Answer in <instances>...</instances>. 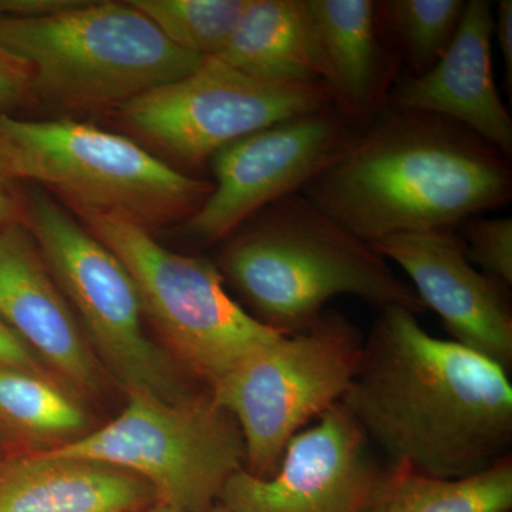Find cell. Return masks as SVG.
Masks as SVG:
<instances>
[{
	"label": "cell",
	"instance_id": "obj_6",
	"mask_svg": "<svg viewBox=\"0 0 512 512\" xmlns=\"http://www.w3.org/2000/svg\"><path fill=\"white\" fill-rule=\"evenodd\" d=\"M76 214L130 272L168 355L210 387L249 353L288 335L238 305L214 262L170 251L147 228L116 215Z\"/></svg>",
	"mask_w": 512,
	"mask_h": 512
},
{
	"label": "cell",
	"instance_id": "obj_27",
	"mask_svg": "<svg viewBox=\"0 0 512 512\" xmlns=\"http://www.w3.org/2000/svg\"><path fill=\"white\" fill-rule=\"evenodd\" d=\"M15 222H25V200L19 197L13 178L0 164V231Z\"/></svg>",
	"mask_w": 512,
	"mask_h": 512
},
{
	"label": "cell",
	"instance_id": "obj_2",
	"mask_svg": "<svg viewBox=\"0 0 512 512\" xmlns=\"http://www.w3.org/2000/svg\"><path fill=\"white\" fill-rule=\"evenodd\" d=\"M323 212L372 245L409 232L451 231L507 204V157L443 117L390 109L303 188Z\"/></svg>",
	"mask_w": 512,
	"mask_h": 512
},
{
	"label": "cell",
	"instance_id": "obj_3",
	"mask_svg": "<svg viewBox=\"0 0 512 512\" xmlns=\"http://www.w3.org/2000/svg\"><path fill=\"white\" fill-rule=\"evenodd\" d=\"M231 235L218 271L248 303L252 316L279 332L308 328L339 295L380 309L427 311L382 255L302 192L256 212Z\"/></svg>",
	"mask_w": 512,
	"mask_h": 512
},
{
	"label": "cell",
	"instance_id": "obj_4",
	"mask_svg": "<svg viewBox=\"0 0 512 512\" xmlns=\"http://www.w3.org/2000/svg\"><path fill=\"white\" fill-rule=\"evenodd\" d=\"M0 47L28 69L36 100L70 111L119 109L205 60L175 46L130 2L2 16Z\"/></svg>",
	"mask_w": 512,
	"mask_h": 512
},
{
	"label": "cell",
	"instance_id": "obj_12",
	"mask_svg": "<svg viewBox=\"0 0 512 512\" xmlns=\"http://www.w3.org/2000/svg\"><path fill=\"white\" fill-rule=\"evenodd\" d=\"M380 470L365 431L338 403L292 437L272 476L242 468L218 503L231 512H363Z\"/></svg>",
	"mask_w": 512,
	"mask_h": 512
},
{
	"label": "cell",
	"instance_id": "obj_24",
	"mask_svg": "<svg viewBox=\"0 0 512 512\" xmlns=\"http://www.w3.org/2000/svg\"><path fill=\"white\" fill-rule=\"evenodd\" d=\"M36 101L28 69L0 47V114Z\"/></svg>",
	"mask_w": 512,
	"mask_h": 512
},
{
	"label": "cell",
	"instance_id": "obj_11",
	"mask_svg": "<svg viewBox=\"0 0 512 512\" xmlns=\"http://www.w3.org/2000/svg\"><path fill=\"white\" fill-rule=\"evenodd\" d=\"M356 124L335 106L262 128L211 158L215 183L184 232L204 244L229 237L268 205L302 192L349 146Z\"/></svg>",
	"mask_w": 512,
	"mask_h": 512
},
{
	"label": "cell",
	"instance_id": "obj_18",
	"mask_svg": "<svg viewBox=\"0 0 512 512\" xmlns=\"http://www.w3.org/2000/svg\"><path fill=\"white\" fill-rule=\"evenodd\" d=\"M217 59L264 82L323 86L303 0H248Z\"/></svg>",
	"mask_w": 512,
	"mask_h": 512
},
{
	"label": "cell",
	"instance_id": "obj_25",
	"mask_svg": "<svg viewBox=\"0 0 512 512\" xmlns=\"http://www.w3.org/2000/svg\"><path fill=\"white\" fill-rule=\"evenodd\" d=\"M0 367L43 373L42 362L0 319Z\"/></svg>",
	"mask_w": 512,
	"mask_h": 512
},
{
	"label": "cell",
	"instance_id": "obj_21",
	"mask_svg": "<svg viewBox=\"0 0 512 512\" xmlns=\"http://www.w3.org/2000/svg\"><path fill=\"white\" fill-rule=\"evenodd\" d=\"M130 5L175 46L208 59L227 46L248 0H131Z\"/></svg>",
	"mask_w": 512,
	"mask_h": 512
},
{
	"label": "cell",
	"instance_id": "obj_20",
	"mask_svg": "<svg viewBox=\"0 0 512 512\" xmlns=\"http://www.w3.org/2000/svg\"><path fill=\"white\" fill-rule=\"evenodd\" d=\"M0 419L29 439L56 447L89 433L82 403L45 373L0 367Z\"/></svg>",
	"mask_w": 512,
	"mask_h": 512
},
{
	"label": "cell",
	"instance_id": "obj_13",
	"mask_svg": "<svg viewBox=\"0 0 512 512\" xmlns=\"http://www.w3.org/2000/svg\"><path fill=\"white\" fill-rule=\"evenodd\" d=\"M406 272L424 308L440 316L454 342L512 365V313L505 286L474 268L453 231L409 232L370 245Z\"/></svg>",
	"mask_w": 512,
	"mask_h": 512
},
{
	"label": "cell",
	"instance_id": "obj_16",
	"mask_svg": "<svg viewBox=\"0 0 512 512\" xmlns=\"http://www.w3.org/2000/svg\"><path fill=\"white\" fill-rule=\"evenodd\" d=\"M154 501L143 478L96 461L39 451L0 463V512H136Z\"/></svg>",
	"mask_w": 512,
	"mask_h": 512
},
{
	"label": "cell",
	"instance_id": "obj_5",
	"mask_svg": "<svg viewBox=\"0 0 512 512\" xmlns=\"http://www.w3.org/2000/svg\"><path fill=\"white\" fill-rule=\"evenodd\" d=\"M0 164L35 181L74 211L101 212L144 228L188 220L212 184L188 177L119 134L72 120L0 114Z\"/></svg>",
	"mask_w": 512,
	"mask_h": 512
},
{
	"label": "cell",
	"instance_id": "obj_9",
	"mask_svg": "<svg viewBox=\"0 0 512 512\" xmlns=\"http://www.w3.org/2000/svg\"><path fill=\"white\" fill-rule=\"evenodd\" d=\"M46 453L134 474L151 485L157 501L181 512L210 510L229 478L245 467L237 421L211 394L175 403L128 394L116 419Z\"/></svg>",
	"mask_w": 512,
	"mask_h": 512
},
{
	"label": "cell",
	"instance_id": "obj_10",
	"mask_svg": "<svg viewBox=\"0 0 512 512\" xmlns=\"http://www.w3.org/2000/svg\"><path fill=\"white\" fill-rule=\"evenodd\" d=\"M332 104L322 84L264 82L208 57L183 79L127 101L119 114L165 153L200 164L239 138Z\"/></svg>",
	"mask_w": 512,
	"mask_h": 512
},
{
	"label": "cell",
	"instance_id": "obj_22",
	"mask_svg": "<svg viewBox=\"0 0 512 512\" xmlns=\"http://www.w3.org/2000/svg\"><path fill=\"white\" fill-rule=\"evenodd\" d=\"M464 0H386L376 3V18L402 47L414 76L426 73L456 36L466 10Z\"/></svg>",
	"mask_w": 512,
	"mask_h": 512
},
{
	"label": "cell",
	"instance_id": "obj_14",
	"mask_svg": "<svg viewBox=\"0 0 512 512\" xmlns=\"http://www.w3.org/2000/svg\"><path fill=\"white\" fill-rule=\"evenodd\" d=\"M0 319L67 387L100 389V362L25 222L0 231Z\"/></svg>",
	"mask_w": 512,
	"mask_h": 512
},
{
	"label": "cell",
	"instance_id": "obj_29",
	"mask_svg": "<svg viewBox=\"0 0 512 512\" xmlns=\"http://www.w3.org/2000/svg\"><path fill=\"white\" fill-rule=\"evenodd\" d=\"M207 512H231V511H229L228 508H225L224 505L217 503V504L212 505L210 510H208Z\"/></svg>",
	"mask_w": 512,
	"mask_h": 512
},
{
	"label": "cell",
	"instance_id": "obj_8",
	"mask_svg": "<svg viewBox=\"0 0 512 512\" xmlns=\"http://www.w3.org/2000/svg\"><path fill=\"white\" fill-rule=\"evenodd\" d=\"M25 224L94 355L127 394L170 403L194 396L183 367L144 332L143 305L123 262L46 192L26 198Z\"/></svg>",
	"mask_w": 512,
	"mask_h": 512
},
{
	"label": "cell",
	"instance_id": "obj_15",
	"mask_svg": "<svg viewBox=\"0 0 512 512\" xmlns=\"http://www.w3.org/2000/svg\"><path fill=\"white\" fill-rule=\"evenodd\" d=\"M493 36V3L467 2L446 53L426 73L397 83L390 93L392 109L454 121L510 157L512 120L494 82Z\"/></svg>",
	"mask_w": 512,
	"mask_h": 512
},
{
	"label": "cell",
	"instance_id": "obj_7",
	"mask_svg": "<svg viewBox=\"0 0 512 512\" xmlns=\"http://www.w3.org/2000/svg\"><path fill=\"white\" fill-rule=\"evenodd\" d=\"M363 338L342 313L325 311L308 328L245 356L210 387L245 446V470L275 473L293 436L342 402L359 367Z\"/></svg>",
	"mask_w": 512,
	"mask_h": 512
},
{
	"label": "cell",
	"instance_id": "obj_19",
	"mask_svg": "<svg viewBox=\"0 0 512 512\" xmlns=\"http://www.w3.org/2000/svg\"><path fill=\"white\" fill-rule=\"evenodd\" d=\"M511 456L464 478H437L392 464L380 470L363 512H511Z\"/></svg>",
	"mask_w": 512,
	"mask_h": 512
},
{
	"label": "cell",
	"instance_id": "obj_23",
	"mask_svg": "<svg viewBox=\"0 0 512 512\" xmlns=\"http://www.w3.org/2000/svg\"><path fill=\"white\" fill-rule=\"evenodd\" d=\"M463 242L468 261L483 274L512 285V220L507 217L477 218L463 222Z\"/></svg>",
	"mask_w": 512,
	"mask_h": 512
},
{
	"label": "cell",
	"instance_id": "obj_28",
	"mask_svg": "<svg viewBox=\"0 0 512 512\" xmlns=\"http://www.w3.org/2000/svg\"><path fill=\"white\" fill-rule=\"evenodd\" d=\"M136 512H181V511L175 510V508L171 507V505L161 503V501H154L153 504L147 505L146 508H141V510H138Z\"/></svg>",
	"mask_w": 512,
	"mask_h": 512
},
{
	"label": "cell",
	"instance_id": "obj_1",
	"mask_svg": "<svg viewBox=\"0 0 512 512\" xmlns=\"http://www.w3.org/2000/svg\"><path fill=\"white\" fill-rule=\"evenodd\" d=\"M340 403L393 464L426 476L470 477L511 456L507 370L409 309H382Z\"/></svg>",
	"mask_w": 512,
	"mask_h": 512
},
{
	"label": "cell",
	"instance_id": "obj_17",
	"mask_svg": "<svg viewBox=\"0 0 512 512\" xmlns=\"http://www.w3.org/2000/svg\"><path fill=\"white\" fill-rule=\"evenodd\" d=\"M323 86L353 124L375 113L386 82L372 0H303Z\"/></svg>",
	"mask_w": 512,
	"mask_h": 512
},
{
	"label": "cell",
	"instance_id": "obj_26",
	"mask_svg": "<svg viewBox=\"0 0 512 512\" xmlns=\"http://www.w3.org/2000/svg\"><path fill=\"white\" fill-rule=\"evenodd\" d=\"M494 36H497L504 62L505 87L512 90V2L501 0L494 9Z\"/></svg>",
	"mask_w": 512,
	"mask_h": 512
}]
</instances>
